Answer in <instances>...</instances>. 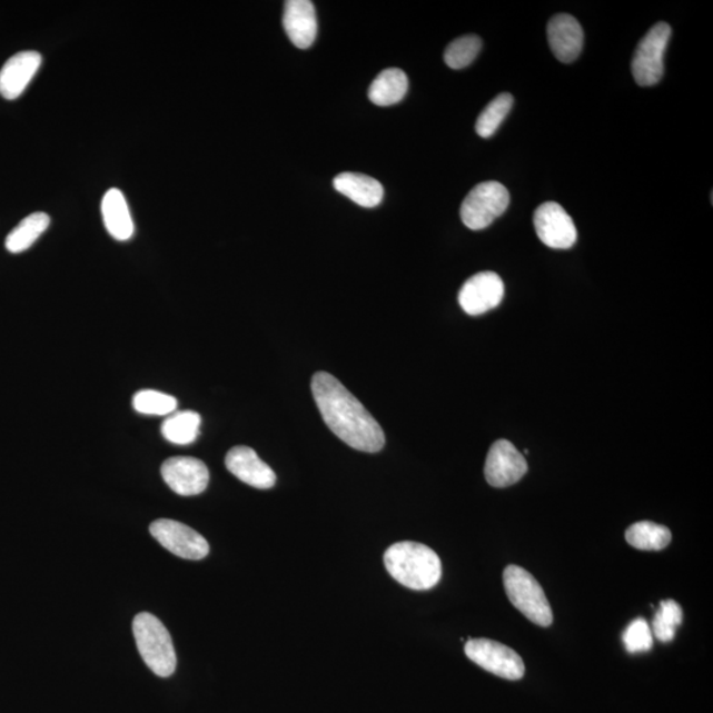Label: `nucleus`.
Returning <instances> with one entry per match:
<instances>
[{
    "label": "nucleus",
    "instance_id": "1",
    "mask_svg": "<svg viewBox=\"0 0 713 713\" xmlns=\"http://www.w3.org/2000/svg\"><path fill=\"white\" fill-rule=\"evenodd\" d=\"M310 388L324 423L345 444L367 454H376L385 447L383 427L340 380L319 372Z\"/></svg>",
    "mask_w": 713,
    "mask_h": 713
},
{
    "label": "nucleus",
    "instance_id": "2",
    "mask_svg": "<svg viewBox=\"0 0 713 713\" xmlns=\"http://www.w3.org/2000/svg\"><path fill=\"white\" fill-rule=\"evenodd\" d=\"M384 562L395 581L414 591L434 588L443 574L440 557L422 543H395L386 549Z\"/></svg>",
    "mask_w": 713,
    "mask_h": 713
},
{
    "label": "nucleus",
    "instance_id": "3",
    "mask_svg": "<svg viewBox=\"0 0 713 713\" xmlns=\"http://www.w3.org/2000/svg\"><path fill=\"white\" fill-rule=\"evenodd\" d=\"M133 637L140 656L148 669L160 677L171 676L176 672L178 658L171 634L164 623L151 613H139L132 623Z\"/></svg>",
    "mask_w": 713,
    "mask_h": 713
},
{
    "label": "nucleus",
    "instance_id": "4",
    "mask_svg": "<svg viewBox=\"0 0 713 713\" xmlns=\"http://www.w3.org/2000/svg\"><path fill=\"white\" fill-rule=\"evenodd\" d=\"M504 585L512 604L532 623L543 627L553 624V610L546 593L531 572L518 566H507L504 571Z\"/></svg>",
    "mask_w": 713,
    "mask_h": 713
},
{
    "label": "nucleus",
    "instance_id": "5",
    "mask_svg": "<svg viewBox=\"0 0 713 713\" xmlns=\"http://www.w3.org/2000/svg\"><path fill=\"white\" fill-rule=\"evenodd\" d=\"M509 204V190L503 184L497 181L478 184L462 204V221L471 230L486 229L505 214Z\"/></svg>",
    "mask_w": 713,
    "mask_h": 713
},
{
    "label": "nucleus",
    "instance_id": "6",
    "mask_svg": "<svg viewBox=\"0 0 713 713\" xmlns=\"http://www.w3.org/2000/svg\"><path fill=\"white\" fill-rule=\"evenodd\" d=\"M672 38V27L656 23L651 28L635 49L632 60V73L640 87H653L665 73V53Z\"/></svg>",
    "mask_w": 713,
    "mask_h": 713
},
{
    "label": "nucleus",
    "instance_id": "7",
    "mask_svg": "<svg viewBox=\"0 0 713 713\" xmlns=\"http://www.w3.org/2000/svg\"><path fill=\"white\" fill-rule=\"evenodd\" d=\"M468 658L486 672L504 677L507 681H518L525 675V663L518 653L501 642L488 638L468 640L464 647Z\"/></svg>",
    "mask_w": 713,
    "mask_h": 713
},
{
    "label": "nucleus",
    "instance_id": "8",
    "mask_svg": "<svg viewBox=\"0 0 713 713\" xmlns=\"http://www.w3.org/2000/svg\"><path fill=\"white\" fill-rule=\"evenodd\" d=\"M150 533L161 546L181 559L201 561L209 554V543L192 527L174 519L152 522Z\"/></svg>",
    "mask_w": 713,
    "mask_h": 713
},
{
    "label": "nucleus",
    "instance_id": "9",
    "mask_svg": "<svg viewBox=\"0 0 713 713\" xmlns=\"http://www.w3.org/2000/svg\"><path fill=\"white\" fill-rule=\"evenodd\" d=\"M534 226L536 236L551 249H571L576 242V226L559 204L549 201L539 205L534 214Z\"/></svg>",
    "mask_w": 713,
    "mask_h": 713
},
{
    "label": "nucleus",
    "instance_id": "10",
    "mask_svg": "<svg viewBox=\"0 0 713 713\" xmlns=\"http://www.w3.org/2000/svg\"><path fill=\"white\" fill-rule=\"evenodd\" d=\"M505 295L499 275L484 271L473 275L458 293V303L465 314L478 316L498 307Z\"/></svg>",
    "mask_w": 713,
    "mask_h": 713
},
{
    "label": "nucleus",
    "instance_id": "11",
    "mask_svg": "<svg viewBox=\"0 0 713 713\" xmlns=\"http://www.w3.org/2000/svg\"><path fill=\"white\" fill-rule=\"evenodd\" d=\"M524 455L509 440H497L489 449L485 462V478L494 488H507L517 484L527 473Z\"/></svg>",
    "mask_w": 713,
    "mask_h": 713
},
{
    "label": "nucleus",
    "instance_id": "12",
    "mask_svg": "<svg viewBox=\"0 0 713 713\" xmlns=\"http://www.w3.org/2000/svg\"><path fill=\"white\" fill-rule=\"evenodd\" d=\"M161 477L179 496L190 497L208 488L209 469L199 458L178 456L168 458L161 465Z\"/></svg>",
    "mask_w": 713,
    "mask_h": 713
},
{
    "label": "nucleus",
    "instance_id": "13",
    "mask_svg": "<svg viewBox=\"0 0 713 713\" xmlns=\"http://www.w3.org/2000/svg\"><path fill=\"white\" fill-rule=\"evenodd\" d=\"M226 468L242 483L257 489H271L277 483L275 472L250 447L231 448L225 458Z\"/></svg>",
    "mask_w": 713,
    "mask_h": 713
},
{
    "label": "nucleus",
    "instance_id": "14",
    "mask_svg": "<svg viewBox=\"0 0 713 713\" xmlns=\"http://www.w3.org/2000/svg\"><path fill=\"white\" fill-rule=\"evenodd\" d=\"M547 39L555 58L564 63L574 62L582 53L584 32L581 23L568 13H557L548 21Z\"/></svg>",
    "mask_w": 713,
    "mask_h": 713
},
{
    "label": "nucleus",
    "instance_id": "15",
    "mask_svg": "<svg viewBox=\"0 0 713 713\" xmlns=\"http://www.w3.org/2000/svg\"><path fill=\"white\" fill-rule=\"evenodd\" d=\"M41 55L34 51L20 52L7 61L0 70V96L17 100L32 81L41 66Z\"/></svg>",
    "mask_w": 713,
    "mask_h": 713
},
{
    "label": "nucleus",
    "instance_id": "16",
    "mask_svg": "<svg viewBox=\"0 0 713 713\" xmlns=\"http://www.w3.org/2000/svg\"><path fill=\"white\" fill-rule=\"evenodd\" d=\"M284 27L295 47L307 49L313 46L317 37L315 4L309 0H287Z\"/></svg>",
    "mask_w": 713,
    "mask_h": 713
},
{
    "label": "nucleus",
    "instance_id": "17",
    "mask_svg": "<svg viewBox=\"0 0 713 713\" xmlns=\"http://www.w3.org/2000/svg\"><path fill=\"white\" fill-rule=\"evenodd\" d=\"M337 192L347 196L363 208L378 207L384 199V187L378 180L363 174L343 172L334 180Z\"/></svg>",
    "mask_w": 713,
    "mask_h": 713
},
{
    "label": "nucleus",
    "instance_id": "18",
    "mask_svg": "<svg viewBox=\"0 0 713 713\" xmlns=\"http://www.w3.org/2000/svg\"><path fill=\"white\" fill-rule=\"evenodd\" d=\"M102 217L106 230L117 241H129L133 236V221L129 205L121 190L111 188L102 200Z\"/></svg>",
    "mask_w": 713,
    "mask_h": 713
},
{
    "label": "nucleus",
    "instance_id": "19",
    "mask_svg": "<svg viewBox=\"0 0 713 713\" xmlns=\"http://www.w3.org/2000/svg\"><path fill=\"white\" fill-rule=\"evenodd\" d=\"M408 90V79L404 70L385 69L373 81L369 98L374 105L392 106L404 100Z\"/></svg>",
    "mask_w": 713,
    "mask_h": 713
},
{
    "label": "nucleus",
    "instance_id": "20",
    "mask_svg": "<svg viewBox=\"0 0 713 713\" xmlns=\"http://www.w3.org/2000/svg\"><path fill=\"white\" fill-rule=\"evenodd\" d=\"M201 416L196 412H179L168 416L161 425V434L178 446L192 444L200 435Z\"/></svg>",
    "mask_w": 713,
    "mask_h": 713
},
{
    "label": "nucleus",
    "instance_id": "21",
    "mask_svg": "<svg viewBox=\"0 0 713 713\" xmlns=\"http://www.w3.org/2000/svg\"><path fill=\"white\" fill-rule=\"evenodd\" d=\"M51 218L48 215L32 214L24 218L6 238V249L12 254L23 252L38 241L49 228Z\"/></svg>",
    "mask_w": 713,
    "mask_h": 713
},
{
    "label": "nucleus",
    "instance_id": "22",
    "mask_svg": "<svg viewBox=\"0 0 713 713\" xmlns=\"http://www.w3.org/2000/svg\"><path fill=\"white\" fill-rule=\"evenodd\" d=\"M626 542L634 548L642 551H661L672 542V532L666 526L654 524V522H637L627 528Z\"/></svg>",
    "mask_w": 713,
    "mask_h": 713
},
{
    "label": "nucleus",
    "instance_id": "23",
    "mask_svg": "<svg viewBox=\"0 0 713 713\" xmlns=\"http://www.w3.org/2000/svg\"><path fill=\"white\" fill-rule=\"evenodd\" d=\"M514 105V98L509 93H503L494 98L486 106L482 115L477 118L476 132L482 138H491L499 129L501 123L505 121Z\"/></svg>",
    "mask_w": 713,
    "mask_h": 713
},
{
    "label": "nucleus",
    "instance_id": "24",
    "mask_svg": "<svg viewBox=\"0 0 713 713\" xmlns=\"http://www.w3.org/2000/svg\"><path fill=\"white\" fill-rule=\"evenodd\" d=\"M482 48V39L476 34H467L450 42L444 52V61L452 69L467 68L476 60Z\"/></svg>",
    "mask_w": 713,
    "mask_h": 713
},
{
    "label": "nucleus",
    "instance_id": "25",
    "mask_svg": "<svg viewBox=\"0 0 713 713\" xmlns=\"http://www.w3.org/2000/svg\"><path fill=\"white\" fill-rule=\"evenodd\" d=\"M683 611L674 600H665L660 605L653 620L655 638L661 642H670L675 638L677 626L682 624Z\"/></svg>",
    "mask_w": 713,
    "mask_h": 713
},
{
    "label": "nucleus",
    "instance_id": "26",
    "mask_svg": "<svg viewBox=\"0 0 713 713\" xmlns=\"http://www.w3.org/2000/svg\"><path fill=\"white\" fill-rule=\"evenodd\" d=\"M132 405L139 414L166 416L176 413L178 400L166 393L142 390L133 395Z\"/></svg>",
    "mask_w": 713,
    "mask_h": 713
},
{
    "label": "nucleus",
    "instance_id": "27",
    "mask_svg": "<svg viewBox=\"0 0 713 713\" xmlns=\"http://www.w3.org/2000/svg\"><path fill=\"white\" fill-rule=\"evenodd\" d=\"M624 645L627 653H645L653 647V633L651 625L645 618L632 621L623 635Z\"/></svg>",
    "mask_w": 713,
    "mask_h": 713
}]
</instances>
